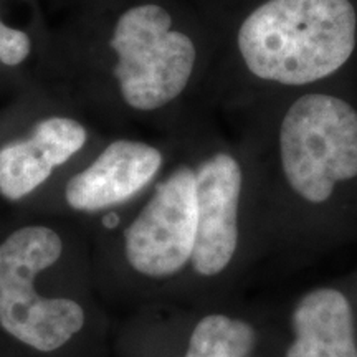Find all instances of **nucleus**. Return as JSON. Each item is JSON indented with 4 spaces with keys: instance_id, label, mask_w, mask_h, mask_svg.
I'll return each mask as SVG.
<instances>
[{
    "instance_id": "obj_1",
    "label": "nucleus",
    "mask_w": 357,
    "mask_h": 357,
    "mask_svg": "<svg viewBox=\"0 0 357 357\" xmlns=\"http://www.w3.org/2000/svg\"><path fill=\"white\" fill-rule=\"evenodd\" d=\"M0 333L26 357H111L91 235L26 222L0 238Z\"/></svg>"
},
{
    "instance_id": "obj_2",
    "label": "nucleus",
    "mask_w": 357,
    "mask_h": 357,
    "mask_svg": "<svg viewBox=\"0 0 357 357\" xmlns=\"http://www.w3.org/2000/svg\"><path fill=\"white\" fill-rule=\"evenodd\" d=\"M197 238L195 167L178 164L136 212L102 217L91 235L98 291L106 305L178 303Z\"/></svg>"
},
{
    "instance_id": "obj_3",
    "label": "nucleus",
    "mask_w": 357,
    "mask_h": 357,
    "mask_svg": "<svg viewBox=\"0 0 357 357\" xmlns=\"http://www.w3.org/2000/svg\"><path fill=\"white\" fill-rule=\"evenodd\" d=\"M356 32L349 0H266L236 42L255 77L300 86L336 73L354 52Z\"/></svg>"
},
{
    "instance_id": "obj_4",
    "label": "nucleus",
    "mask_w": 357,
    "mask_h": 357,
    "mask_svg": "<svg viewBox=\"0 0 357 357\" xmlns=\"http://www.w3.org/2000/svg\"><path fill=\"white\" fill-rule=\"evenodd\" d=\"M280 160L289 189L323 204L337 182L357 177V113L329 95H305L280 128Z\"/></svg>"
},
{
    "instance_id": "obj_5",
    "label": "nucleus",
    "mask_w": 357,
    "mask_h": 357,
    "mask_svg": "<svg viewBox=\"0 0 357 357\" xmlns=\"http://www.w3.org/2000/svg\"><path fill=\"white\" fill-rule=\"evenodd\" d=\"M111 48L114 77L129 108L155 111L182 95L195 65V45L172 29L164 7L141 3L123 12L116 22Z\"/></svg>"
},
{
    "instance_id": "obj_6",
    "label": "nucleus",
    "mask_w": 357,
    "mask_h": 357,
    "mask_svg": "<svg viewBox=\"0 0 357 357\" xmlns=\"http://www.w3.org/2000/svg\"><path fill=\"white\" fill-rule=\"evenodd\" d=\"M247 318L199 305L155 303L131 311L114 331L111 357H253Z\"/></svg>"
},
{
    "instance_id": "obj_7",
    "label": "nucleus",
    "mask_w": 357,
    "mask_h": 357,
    "mask_svg": "<svg viewBox=\"0 0 357 357\" xmlns=\"http://www.w3.org/2000/svg\"><path fill=\"white\" fill-rule=\"evenodd\" d=\"M197 238L181 305H199L204 287L225 276L240 250V200L243 171L238 159L215 153L195 166Z\"/></svg>"
},
{
    "instance_id": "obj_8",
    "label": "nucleus",
    "mask_w": 357,
    "mask_h": 357,
    "mask_svg": "<svg viewBox=\"0 0 357 357\" xmlns=\"http://www.w3.org/2000/svg\"><path fill=\"white\" fill-rule=\"evenodd\" d=\"M166 155L159 147L136 139H116L61 187L65 208L78 215L106 217L119 212L155 184Z\"/></svg>"
},
{
    "instance_id": "obj_9",
    "label": "nucleus",
    "mask_w": 357,
    "mask_h": 357,
    "mask_svg": "<svg viewBox=\"0 0 357 357\" xmlns=\"http://www.w3.org/2000/svg\"><path fill=\"white\" fill-rule=\"evenodd\" d=\"M88 129L66 116L40 119L29 136L0 146V197L22 202L82 153Z\"/></svg>"
},
{
    "instance_id": "obj_10",
    "label": "nucleus",
    "mask_w": 357,
    "mask_h": 357,
    "mask_svg": "<svg viewBox=\"0 0 357 357\" xmlns=\"http://www.w3.org/2000/svg\"><path fill=\"white\" fill-rule=\"evenodd\" d=\"M293 341L284 357H357L351 303L334 288L311 289L289 314Z\"/></svg>"
},
{
    "instance_id": "obj_11",
    "label": "nucleus",
    "mask_w": 357,
    "mask_h": 357,
    "mask_svg": "<svg viewBox=\"0 0 357 357\" xmlns=\"http://www.w3.org/2000/svg\"><path fill=\"white\" fill-rule=\"evenodd\" d=\"M32 40L24 30L12 29L0 20V63L17 66L29 58Z\"/></svg>"
}]
</instances>
